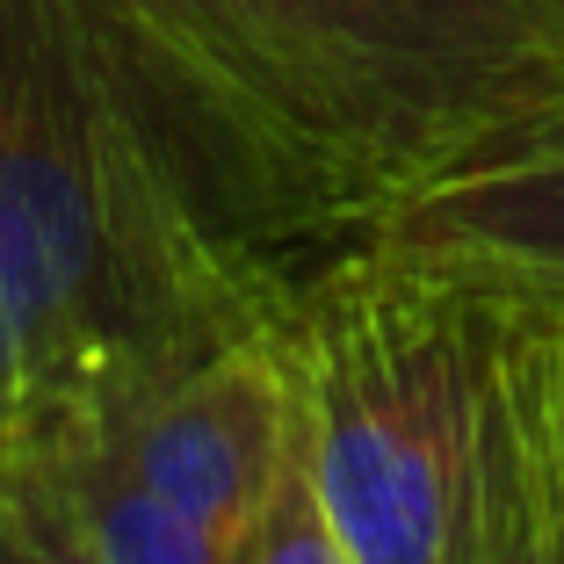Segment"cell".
I'll list each match as a JSON object with an SVG mask.
<instances>
[{"label":"cell","mask_w":564,"mask_h":564,"mask_svg":"<svg viewBox=\"0 0 564 564\" xmlns=\"http://www.w3.org/2000/svg\"><path fill=\"white\" fill-rule=\"evenodd\" d=\"M188 196L297 275L377 210L564 145V0H80Z\"/></svg>","instance_id":"obj_1"},{"label":"cell","mask_w":564,"mask_h":564,"mask_svg":"<svg viewBox=\"0 0 564 564\" xmlns=\"http://www.w3.org/2000/svg\"><path fill=\"white\" fill-rule=\"evenodd\" d=\"M290 282L203 217L80 0H0V470L66 464Z\"/></svg>","instance_id":"obj_2"},{"label":"cell","mask_w":564,"mask_h":564,"mask_svg":"<svg viewBox=\"0 0 564 564\" xmlns=\"http://www.w3.org/2000/svg\"><path fill=\"white\" fill-rule=\"evenodd\" d=\"M499 297L333 247L297 268L282 355L304 478L355 564H456L478 485V391Z\"/></svg>","instance_id":"obj_3"},{"label":"cell","mask_w":564,"mask_h":564,"mask_svg":"<svg viewBox=\"0 0 564 564\" xmlns=\"http://www.w3.org/2000/svg\"><path fill=\"white\" fill-rule=\"evenodd\" d=\"M109 448L188 529H203L210 543L247 557L304 448L282 326L239 333L225 348L196 355L188 369L160 377L145 399H131L117 413Z\"/></svg>","instance_id":"obj_4"},{"label":"cell","mask_w":564,"mask_h":564,"mask_svg":"<svg viewBox=\"0 0 564 564\" xmlns=\"http://www.w3.org/2000/svg\"><path fill=\"white\" fill-rule=\"evenodd\" d=\"M348 247L507 304H564V145L448 174L377 210Z\"/></svg>","instance_id":"obj_5"},{"label":"cell","mask_w":564,"mask_h":564,"mask_svg":"<svg viewBox=\"0 0 564 564\" xmlns=\"http://www.w3.org/2000/svg\"><path fill=\"white\" fill-rule=\"evenodd\" d=\"M456 564H564V420L543 304L499 297L478 391V485Z\"/></svg>","instance_id":"obj_6"},{"label":"cell","mask_w":564,"mask_h":564,"mask_svg":"<svg viewBox=\"0 0 564 564\" xmlns=\"http://www.w3.org/2000/svg\"><path fill=\"white\" fill-rule=\"evenodd\" d=\"M51 478H58V492H66L73 521H80L101 564H247L225 543H210L203 529H188L166 499H152L131 478V464L109 448V434L73 448L66 464H51Z\"/></svg>","instance_id":"obj_7"},{"label":"cell","mask_w":564,"mask_h":564,"mask_svg":"<svg viewBox=\"0 0 564 564\" xmlns=\"http://www.w3.org/2000/svg\"><path fill=\"white\" fill-rule=\"evenodd\" d=\"M0 564H101L51 470H0Z\"/></svg>","instance_id":"obj_8"},{"label":"cell","mask_w":564,"mask_h":564,"mask_svg":"<svg viewBox=\"0 0 564 564\" xmlns=\"http://www.w3.org/2000/svg\"><path fill=\"white\" fill-rule=\"evenodd\" d=\"M247 564H355L340 550V535L326 529V514H318L312 478H304V448H297V464H290V478H282L275 507H268L261 535H253Z\"/></svg>","instance_id":"obj_9"},{"label":"cell","mask_w":564,"mask_h":564,"mask_svg":"<svg viewBox=\"0 0 564 564\" xmlns=\"http://www.w3.org/2000/svg\"><path fill=\"white\" fill-rule=\"evenodd\" d=\"M550 312V355H557V420H564V304H543Z\"/></svg>","instance_id":"obj_10"}]
</instances>
